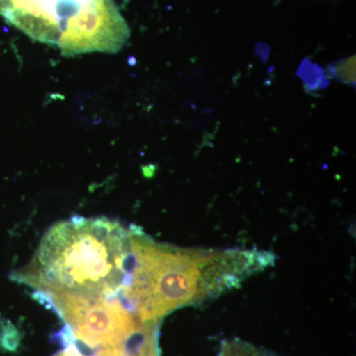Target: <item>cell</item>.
Instances as JSON below:
<instances>
[{
  "instance_id": "1",
  "label": "cell",
  "mask_w": 356,
  "mask_h": 356,
  "mask_svg": "<svg viewBox=\"0 0 356 356\" xmlns=\"http://www.w3.org/2000/svg\"><path fill=\"white\" fill-rule=\"evenodd\" d=\"M127 274L119 298L142 322L156 324L180 307L216 297L273 264L250 250H210L163 245L130 229Z\"/></svg>"
},
{
  "instance_id": "2",
  "label": "cell",
  "mask_w": 356,
  "mask_h": 356,
  "mask_svg": "<svg viewBox=\"0 0 356 356\" xmlns=\"http://www.w3.org/2000/svg\"><path fill=\"white\" fill-rule=\"evenodd\" d=\"M130 252V229L118 222L74 217L51 227L14 277L44 295L118 296Z\"/></svg>"
},
{
  "instance_id": "3",
  "label": "cell",
  "mask_w": 356,
  "mask_h": 356,
  "mask_svg": "<svg viewBox=\"0 0 356 356\" xmlns=\"http://www.w3.org/2000/svg\"><path fill=\"white\" fill-rule=\"evenodd\" d=\"M0 16L34 41L65 57L116 54L130 28L114 0H0Z\"/></svg>"
},
{
  "instance_id": "4",
  "label": "cell",
  "mask_w": 356,
  "mask_h": 356,
  "mask_svg": "<svg viewBox=\"0 0 356 356\" xmlns=\"http://www.w3.org/2000/svg\"><path fill=\"white\" fill-rule=\"evenodd\" d=\"M38 293L64 318L72 341L90 350L120 343L147 324L134 315L119 296L92 298Z\"/></svg>"
},
{
  "instance_id": "5",
  "label": "cell",
  "mask_w": 356,
  "mask_h": 356,
  "mask_svg": "<svg viewBox=\"0 0 356 356\" xmlns=\"http://www.w3.org/2000/svg\"><path fill=\"white\" fill-rule=\"evenodd\" d=\"M218 356H278L264 348L235 339L224 341Z\"/></svg>"
}]
</instances>
